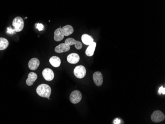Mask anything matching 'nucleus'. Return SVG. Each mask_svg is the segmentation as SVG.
I'll use <instances>...</instances> for the list:
<instances>
[{"instance_id":"nucleus-1","label":"nucleus","mask_w":165,"mask_h":124,"mask_svg":"<svg viewBox=\"0 0 165 124\" xmlns=\"http://www.w3.org/2000/svg\"><path fill=\"white\" fill-rule=\"evenodd\" d=\"M37 93L40 96L43 98H49L51 94V89L49 85L46 84H41L37 87Z\"/></svg>"},{"instance_id":"nucleus-2","label":"nucleus","mask_w":165,"mask_h":124,"mask_svg":"<svg viewBox=\"0 0 165 124\" xmlns=\"http://www.w3.org/2000/svg\"><path fill=\"white\" fill-rule=\"evenodd\" d=\"M12 26L16 32L21 31L24 26V22L22 18L20 17H16L12 21Z\"/></svg>"},{"instance_id":"nucleus-3","label":"nucleus","mask_w":165,"mask_h":124,"mask_svg":"<svg viewBox=\"0 0 165 124\" xmlns=\"http://www.w3.org/2000/svg\"><path fill=\"white\" fill-rule=\"evenodd\" d=\"M82 98V94L79 91L75 90L71 93L70 96V100L73 104H77L81 101Z\"/></svg>"},{"instance_id":"nucleus-4","label":"nucleus","mask_w":165,"mask_h":124,"mask_svg":"<svg viewBox=\"0 0 165 124\" xmlns=\"http://www.w3.org/2000/svg\"><path fill=\"white\" fill-rule=\"evenodd\" d=\"M151 118L154 122L159 123L164 120L165 116L162 111L156 110L152 113Z\"/></svg>"},{"instance_id":"nucleus-5","label":"nucleus","mask_w":165,"mask_h":124,"mask_svg":"<svg viewBox=\"0 0 165 124\" xmlns=\"http://www.w3.org/2000/svg\"><path fill=\"white\" fill-rule=\"evenodd\" d=\"M74 74L77 78L79 79L84 78L86 75V68L82 65L77 66L74 70Z\"/></svg>"},{"instance_id":"nucleus-6","label":"nucleus","mask_w":165,"mask_h":124,"mask_svg":"<svg viewBox=\"0 0 165 124\" xmlns=\"http://www.w3.org/2000/svg\"><path fill=\"white\" fill-rule=\"evenodd\" d=\"M43 77L46 81H51L53 79L55 74L53 70L50 68H45L42 72Z\"/></svg>"},{"instance_id":"nucleus-7","label":"nucleus","mask_w":165,"mask_h":124,"mask_svg":"<svg viewBox=\"0 0 165 124\" xmlns=\"http://www.w3.org/2000/svg\"><path fill=\"white\" fill-rule=\"evenodd\" d=\"M93 80L97 86H101L103 84V75L101 72L97 71L93 75Z\"/></svg>"},{"instance_id":"nucleus-8","label":"nucleus","mask_w":165,"mask_h":124,"mask_svg":"<svg viewBox=\"0 0 165 124\" xmlns=\"http://www.w3.org/2000/svg\"><path fill=\"white\" fill-rule=\"evenodd\" d=\"M70 49V46L65 43H62L56 46L55 48V51L57 53H62L69 51Z\"/></svg>"},{"instance_id":"nucleus-9","label":"nucleus","mask_w":165,"mask_h":124,"mask_svg":"<svg viewBox=\"0 0 165 124\" xmlns=\"http://www.w3.org/2000/svg\"><path fill=\"white\" fill-rule=\"evenodd\" d=\"M79 55L76 53H72L68 55L67 57V61L71 64H76L79 61Z\"/></svg>"},{"instance_id":"nucleus-10","label":"nucleus","mask_w":165,"mask_h":124,"mask_svg":"<svg viewBox=\"0 0 165 124\" xmlns=\"http://www.w3.org/2000/svg\"><path fill=\"white\" fill-rule=\"evenodd\" d=\"M40 65V61L38 58H33L28 62V67L30 70H36Z\"/></svg>"},{"instance_id":"nucleus-11","label":"nucleus","mask_w":165,"mask_h":124,"mask_svg":"<svg viewBox=\"0 0 165 124\" xmlns=\"http://www.w3.org/2000/svg\"><path fill=\"white\" fill-rule=\"evenodd\" d=\"M54 34H55L54 40L56 42L61 41V40H62L64 37V35L63 34L61 27L58 28L57 29H56L54 32Z\"/></svg>"},{"instance_id":"nucleus-12","label":"nucleus","mask_w":165,"mask_h":124,"mask_svg":"<svg viewBox=\"0 0 165 124\" xmlns=\"http://www.w3.org/2000/svg\"><path fill=\"white\" fill-rule=\"evenodd\" d=\"M37 77L38 76L36 73L34 72H30L28 74V78L26 81V84L29 86H32L34 82H35L37 79Z\"/></svg>"},{"instance_id":"nucleus-13","label":"nucleus","mask_w":165,"mask_h":124,"mask_svg":"<svg viewBox=\"0 0 165 124\" xmlns=\"http://www.w3.org/2000/svg\"><path fill=\"white\" fill-rule=\"evenodd\" d=\"M96 43L94 42L89 45L88 48H87L86 51V55L87 56H93L94 54L95 50H96Z\"/></svg>"},{"instance_id":"nucleus-14","label":"nucleus","mask_w":165,"mask_h":124,"mask_svg":"<svg viewBox=\"0 0 165 124\" xmlns=\"http://www.w3.org/2000/svg\"><path fill=\"white\" fill-rule=\"evenodd\" d=\"M81 39H82V43L84 44L85 45H88V46L94 42L93 37L87 34H83L82 36Z\"/></svg>"},{"instance_id":"nucleus-15","label":"nucleus","mask_w":165,"mask_h":124,"mask_svg":"<svg viewBox=\"0 0 165 124\" xmlns=\"http://www.w3.org/2000/svg\"><path fill=\"white\" fill-rule=\"evenodd\" d=\"M49 62L51 64V65L55 67H59L61 64V60L60 57L56 56H53L51 57L49 60Z\"/></svg>"},{"instance_id":"nucleus-16","label":"nucleus","mask_w":165,"mask_h":124,"mask_svg":"<svg viewBox=\"0 0 165 124\" xmlns=\"http://www.w3.org/2000/svg\"><path fill=\"white\" fill-rule=\"evenodd\" d=\"M64 36H68L74 32V29L71 25H65L62 28Z\"/></svg>"},{"instance_id":"nucleus-17","label":"nucleus","mask_w":165,"mask_h":124,"mask_svg":"<svg viewBox=\"0 0 165 124\" xmlns=\"http://www.w3.org/2000/svg\"><path fill=\"white\" fill-rule=\"evenodd\" d=\"M8 40L4 38H0V50H4L8 47Z\"/></svg>"},{"instance_id":"nucleus-18","label":"nucleus","mask_w":165,"mask_h":124,"mask_svg":"<svg viewBox=\"0 0 165 124\" xmlns=\"http://www.w3.org/2000/svg\"><path fill=\"white\" fill-rule=\"evenodd\" d=\"M77 41L75 40L74 39L72 38H69L67 39L65 41L64 43L67 44L69 46H72V45H75L76 44Z\"/></svg>"},{"instance_id":"nucleus-19","label":"nucleus","mask_w":165,"mask_h":124,"mask_svg":"<svg viewBox=\"0 0 165 124\" xmlns=\"http://www.w3.org/2000/svg\"><path fill=\"white\" fill-rule=\"evenodd\" d=\"M16 33L15 29H12L10 27H8L7 29V33H8L10 35H13Z\"/></svg>"},{"instance_id":"nucleus-20","label":"nucleus","mask_w":165,"mask_h":124,"mask_svg":"<svg viewBox=\"0 0 165 124\" xmlns=\"http://www.w3.org/2000/svg\"><path fill=\"white\" fill-rule=\"evenodd\" d=\"M75 48H76L77 50H81V48H82V44L81 43V42L78 41H77L76 44L75 45Z\"/></svg>"},{"instance_id":"nucleus-21","label":"nucleus","mask_w":165,"mask_h":124,"mask_svg":"<svg viewBox=\"0 0 165 124\" xmlns=\"http://www.w3.org/2000/svg\"><path fill=\"white\" fill-rule=\"evenodd\" d=\"M36 28L39 31H42L44 28V26L42 23H37L36 24Z\"/></svg>"},{"instance_id":"nucleus-22","label":"nucleus","mask_w":165,"mask_h":124,"mask_svg":"<svg viewBox=\"0 0 165 124\" xmlns=\"http://www.w3.org/2000/svg\"><path fill=\"white\" fill-rule=\"evenodd\" d=\"M158 94H165V88H164L163 87H161L160 89H159Z\"/></svg>"}]
</instances>
